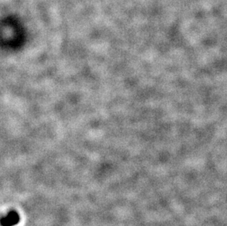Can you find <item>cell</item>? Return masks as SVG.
Returning a JSON list of instances; mask_svg holds the SVG:
<instances>
[{
  "instance_id": "6da1fadb",
  "label": "cell",
  "mask_w": 227,
  "mask_h": 226,
  "mask_svg": "<svg viewBox=\"0 0 227 226\" xmlns=\"http://www.w3.org/2000/svg\"><path fill=\"white\" fill-rule=\"evenodd\" d=\"M19 215L16 211H11L1 219V225L2 226H14L19 222Z\"/></svg>"
}]
</instances>
